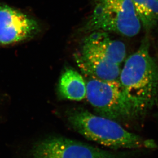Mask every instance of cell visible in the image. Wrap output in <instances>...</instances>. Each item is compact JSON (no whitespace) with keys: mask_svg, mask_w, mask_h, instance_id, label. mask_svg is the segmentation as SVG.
<instances>
[{"mask_svg":"<svg viewBox=\"0 0 158 158\" xmlns=\"http://www.w3.org/2000/svg\"><path fill=\"white\" fill-rule=\"evenodd\" d=\"M40 29L34 18L17 8L0 2V47L27 42L34 38Z\"/></svg>","mask_w":158,"mask_h":158,"instance_id":"8992f818","label":"cell"},{"mask_svg":"<svg viewBox=\"0 0 158 158\" xmlns=\"http://www.w3.org/2000/svg\"><path fill=\"white\" fill-rule=\"evenodd\" d=\"M149 39L145 37L137 51L127 59L120 74L134 118L145 115L158 102V65L149 53Z\"/></svg>","mask_w":158,"mask_h":158,"instance_id":"6da1fadb","label":"cell"},{"mask_svg":"<svg viewBox=\"0 0 158 158\" xmlns=\"http://www.w3.org/2000/svg\"><path fill=\"white\" fill-rule=\"evenodd\" d=\"M86 98L101 116L115 121L134 118L119 81H103L89 78Z\"/></svg>","mask_w":158,"mask_h":158,"instance_id":"277c9868","label":"cell"},{"mask_svg":"<svg viewBox=\"0 0 158 158\" xmlns=\"http://www.w3.org/2000/svg\"><path fill=\"white\" fill-rule=\"evenodd\" d=\"M141 24L147 31L158 25V0H132Z\"/></svg>","mask_w":158,"mask_h":158,"instance_id":"30bf717a","label":"cell"},{"mask_svg":"<svg viewBox=\"0 0 158 158\" xmlns=\"http://www.w3.org/2000/svg\"><path fill=\"white\" fill-rule=\"evenodd\" d=\"M68 120L72 127L86 139L112 149L157 147L153 141L145 140L127 131L116 121L87 110H72L69 113Z\"/></svg>","mask_w":158,"mask_h":158,"instance_id":"7a4b0ae2","label":"cell"},{"mask_svg":"<svg viewBox=\"0 0 158 158\" xmlns=\"http://www.w3.org/2000/svg\"><path fill=\"white\" fill-rule=\"evenodd\" d=\"M33 158H122L121 155L66 138L39 141L32 150Z\"/></svg>","mask_w":158,"mask_h":158,"instance_id":"5b68a950","label":"cell"},{"mask_svg":"<svg viewBox=\"0 0 158 158\" xmlns=\"http://www.w3.org/2000/svg\"><path fill=\"white\" fill-rule=\"evenodd\" d=\"M58 89L61 97L68 100L79 102L86 97V82L78 71L71 68L62 74Z\"/></svg>","mask_w":158,"mask_h":158,"instance_id":"9c48e42d","label":"cell"},{"mask_svg":"<svg viewBox=\"0 0 158 158\" xmlns=\"http://www.w3.org/2000/svg\"><path fill=\"white\" fill-rule=\"evenodd\" d=\"M78 53L120 66L124 61L126 51L123 42L112 40L108 32L95 31L84 39Z\"/></svg>","mask_w":158,"mask_h":158,"instance_id":"52a82bcc","label":"cell"},{"mask_svg":"<svg viewBox=\"0 0 158 158\" xmlns=\"http://www.w3.org/2000/svg\"><path fill=\"white\" fill-rule=\"evenodd\" d=\"M75 60L81 71L89 78L103 81H116L121 69L119 65L93 57L75 54Z\"/></svg>","mask_w":158,"mask_h":158,"instance_id":"ba28073f","label":"cell"},{"mask_svg":"<svg viewBox=\"0 0 158 158\" xmlns=\"http://www.w3.org/2000/svg\"><path fill=\"white\" fill-rule=\"evenodd\" d=\"M95 2H97V3H101V2H103L108 1L109 0H95Z\"/></svg>","mask_w":158,"mask_h":158,"instance_id":"8fae6325","label":"cell"},{"mask_svg":"<svg viewBox=\"0 0 158 158\" xmlns=\"http://www.w3.org/2000/svg\"><path fill=\"white\" fill-rule=\"evenodd\" d=\"M141 23L132 0H109L97 3L83 27L87 33L115 32L133 37L140 31Z\"/></svg>","mask_w":158,"mask_h":158,"instance_id":"3957f363","label":"cell"}]
</instances>
